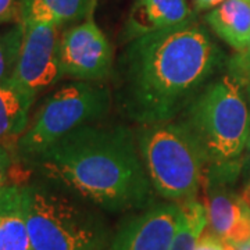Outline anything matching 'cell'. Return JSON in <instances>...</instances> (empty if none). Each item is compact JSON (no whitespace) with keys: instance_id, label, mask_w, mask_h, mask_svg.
<instances>
[{"instance_id":"obj_1","label":"cell","mask_w":250,"mask_h":250,"mask_svg":"<svg viewBox=\"0 0 250 250\" xmlns=\"http://www.w3.org/2000/svg\"><path fill=\"white\" fill-rule=\"evenodd\" d=\"M220 52L192 21L138 36L120 59V100L126 116L143 125L172 121L210 80Z\"/></svg>"},{"instance_id":"obj_2","label":"cell","mask_w":250,"mask_h":250,"mask_svg":"<svg viewBox=\"0 0 250 250\" xmlns=\"http://www.w3.org/2000/svg\"><path fill=\"white\" fill-rule=\"evenodd\" d=\"M31 163L64 190L103 210L118 213L152 202L139 146L124 126L83 125Z\"/></svg>"},{"instance_id":"obj_3","label":"cell","mask_w":250,"mask_h":250,"mask_svg":"<svg viewBox=\"0 0 250 250\" xmlns=\"http://www.w3.org/2000/svg\"><path fill=\"white\" fill-rule=\"evenodd\" d=\"M138 146L154 192L177 203L196 199L210 160L188 121L146 125Z\"/></svg>"},{"instance_id":"obj_4","label":"cell","mask_w":250,"mask_h":250,"mask_svg":"<svg viewBox=\"0 0 250 250\" xmlns=\"http://www.w3.org/2000/svg\"><path fill=\"white\" fill-rule=\"evenodd\" d=\"M34 250H106L103 218L80 200L43 185H21Z\"/></svg>"},{"instance_id":"obj_5","label":"cell","mask_w":250,"mask_h":250,"mask_svg":"<svg viewBox=\"0 0 250 250\" xmlns=\"http://www.w3.org/2000/svg\"><path fill=\"white\" fill-rule=\"evenodd\" d=\"M187 121L210 163H233L250 136V113L241 82L229 74L203 88L192 102Z\"/></svg>"},{"instance_id":"obj_6","label":"cell","mask_w":250,"mask_h":250,"mask_svg":"<svg viewBox=\"0 0 250 250\" xmlns=\"http://www.w3.org/2000/svg\"><path fill=\"white\" fill-rule=\"evenodd\" d=\"M110 102L108 89L100 83L78 81L64 85L43 102L16 150L24 160H35L65 135L100 120Z\"/></svg>"},{"instance_id":"obj_7","label":"cell","mask_w":250,"mask_h":250,"mask_svg":"<svg viewBox=\"0 0 250 250\" xmlns=\"http://www.w3.org/2000/svg\"><path fill=\"white\" fill-rule=\"evenodd\" d=\"M22 43L11 81L34 96L64 78L59 28L39 22H21Z\"/></svg>"},{"instance_id":"obj_8","label":"cell","mask_w":250,"mask_h":250,"mask_svg":"<svg viewBox=\"0 0 250 250\" xmlns=\"http://www.w3.org/2000/svg\"><path fill=\"white\" fill-rule=\"evenodd\" d=\"M233 163H210L203 188L208 213V229L224 242L239 243L250 239V206L225 184L233 178Z\"/></svg>"},{"instance_id":"obj_9","label":"cell","mask_w":250,"mask_h":250,"mask_svg":"<svg viewBox=\"0 0 250 250\" xmlns=\"http://www.w3.org/2000/svg\"><path fill=\"white\" fill-rule=\"evenodd\" d=\"M64 77L83 82L106 80L113 67V47L92 16L64 31L60 42Z\"/></svg>"},{"instance_id":"obj_10","label":"cell","mask_w":250,"mask_h":250,"mask_svg":"<svg viewBox=\"0 0 250 250\" xmlns=\"http://www.w3.org/2000/svg\"><path fill=\"white\" fill-rule=\"evenodd\" d=\"M179 220V203L147 207L120 225L106 250H170Z\"/></svg>"},{"instance_id":"obj_11","label":"cell","mask_w":250,"mask_h":250,"mask_svg":"<svg viewBox=\"0 0 250 250\" xmlns=\"http://www.w3.org/2000/svg\"><path fill=\"white\" fill-rule=\"evenodd\" d=\"M193 20L187 0H136L125 24V36H138L178 27Z\"/></svg>"},{"instance_id":"obj_12","label":"cell","mask_w":250,"mask_h":250,"mask_svg":"<svg viewBox=\"0 0 250 250\" xmlns=\"http://www.w3.org/2000/svg\"><path fill=\"white\" fill-rule=\"evenodd\" d=\"M35 96L11 80L0 83V145L9 150L29 125V111Z\"/></svg>"},{"instance_id":"obj_13","label":"cell","mask_w":250,"mask_h":250,"mask_svg":"<svg viewBox=\"0 0 250 250\" xmlns=\"http://www.w3.org/2000/svg\"><path fill=\"white\" fill-rule=\"evenodd\" d=\"M0 250H34L22 189L14 184L0 190Z\"/></svg>"},{"instance_id":"obj_14","label":"cell","mask_w":250,"mask_h":250,"mask_svg":"<svg viewBox=\"0 0 250 250\" xmlns=\"http://www.w3.org/2000/svg\"><path fill=\"white\" fill-rule=\"evenodd\" d=\"M208 27L236 52L250 38V0H225L205 17Z\"/></svg>"},{"instance_id":"obj_15","label":"cell","mask_w":250,"mask_h":250,"mask_svg":"<svg viewBox=\"0 0 250 250\" xmlns=\"http://www.w3.org/2000/svg\"><path fill=\"white\" fill-rule=\"evenodd\" d=\"M95 0H21L20 22H39L62 27L92 16Z\"/></svg>"},{"instance_id":"obj_16","label":"cell","mask_w":250,"mask_h":250,"mask_svg":"<svg viewBox=\"0 0 250 250\" xmlns=\"http://www.w3.org/2000/svg\"><path fill=\"white\" fill-rule=\"evenodd\" d=\"M179 206L181 220L170 250H195L199 236L208 227L207 205L196 197Z\"/></svg>"},{"instance_id":"obj_17","label":"cell","mask_w":250,"mask_h":250,"mask_svg":"<svg viewBox=\"0 0 250 250\" xmlns=\"http://www.w3.org/2000/svg\"><path fill=\"white\" fill-rule=\"evenodd\" d=\"M22 35L24 27L21 22L4 32H0V83L11 80L14 74L22 43Z\"/></svg>"},{"instance_id":"obj_18","label":"cell","mask_w":250,"mask_h":250,"mask_svg":"<svg viewBox=\"0 0 250 250\" xmlns=\"http://www.w3.org/2000/svg\"><path fill=\"white\" fill-rule=\"evenodd\" d=\"M229 71L233 78L243 83L250 82V38L248 45L236 52L229 62Z\"/></svg>"},{"instance_id":"obj_19","label":"cell","mask_w":250,"mask_h":250,"mask_svg":"<svg viewBox=\"0 0 250 250\" xmlns=\"http://www.w3.org/2000/svg\"><path fill=\"white\" fill-rule=\"evenodd\" d=\"M195 250H227L225 249V243L224 241L217 236L214 232H211L210 229L206 228L199 236L196 242V248Z\"/></svg>"},{"instance_id":"obj_20","label":"cell","mask_w":250,"mask_h":250,"mask_svg":"<svg viewBox=\"0 0 250 250\" xmlns=\"http://www.w3.org/2000/svg\"><path fill=\"white\" fill-rule=\"evenodd\" d=\"M20 1L21 0H0V25L14 20L20 22Z\"/></svg>"},{"instance_id":"obj_21","label":"cell","mask_w":250,"mask_h":250,"mask_svg":"<svg viewBox=\"0 0 250 250\" xmlns=\"http://www.w3.org/2000/svg\"><path fill=\"white\" fill-rule=\"evenodd\" d=\"M10 166H11V157L9 150L0 145V190L7 185L6 181L9 177Z\"/></svg>"},{"instance_id":"obj_22","label":"cell","mask_w":250,"mask_h":250,"mask_svg":"<svg viewBox=\"0 0 250 250\" xmlns=\"http://www.w3.org/2000/svg\"><path fill=\"white\" fill-rule=\"evenodd\" d=\"M225 0H195V9L197 11H205V10H211L223 4Z\"/></svg>"},{"instance_id":"obj_23","label":"cell","mask_w":250,"mask_h":250,"mask_svg":"<svg viewBox=\"0 0 250 250\" xmlns=\"http://www.w3.org/2000/svg\"><path fill=\"white\" fill-rule=\"evenodd\" d=\"M224 243L227 250H250V239L239 243H231V242H224Z\"/></svg>"},{"instance_id":"obj_24","label":"cell","mask_w":250,"mask_h":250,"mask_svg":"<svg viewBox=\"0 0 250 250\" xmlns=\"http://www.w3.org/2000/svg\"><path fill=\"white\" fill-rule=\"evenodd\" d=\"M241 196L243 197V200L250 206V179H249V182H248V185H246L245 189H243V192H242Z\"/></svg>"},{"instance_id":"obj_25","label":"cell","mask_w":250,"mask_h":250,"mask_svg":"<svg viewBox=\"0 0 250 250\" xmlns=\"http://www.w3.org/2000/svg\"><path fill=\"white\" fill-rule=\"evenodd\" d=\"M96 3H98V0H95V4H96Z\"/></svg>"}]
</instances>
